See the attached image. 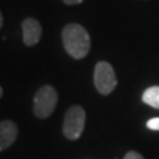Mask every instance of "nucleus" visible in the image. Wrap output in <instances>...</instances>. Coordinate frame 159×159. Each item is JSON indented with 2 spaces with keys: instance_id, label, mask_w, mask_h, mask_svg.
<instances>
[{
  "instance_id": "nucleus-3",
  "label": "nucleus",
  "mask_w": 159,
  "mask_h": 159,
  "mask_svg": "<svg viewBox=\"0 0 159 159\" xmlns=\"http://www.w3.org/2000/svg\"><path fill=\"white\" fill-rule=\"evenodd\" d=\"M85 110L79 105H73L65 113L63 123V133L70 140H77L85 129Z\"/></svg>"
},
{
  "instance_id": "nucleus-1",
  "label": "nucleus",
  "mask_w": 159,
  "mask_h": 159,
  "mask_svg": "<svg viewBox=\"0 0 159 159\" xmlns=\"http://www.w3.org/2000/svg\"><path fill=\"white\" fill-rule=\"evenodd\" d=\"M61 39L65 51L73 59L85 58L91 50V38L84 26L79 24H68L61 31Z\"/></svg>"
},
{
  "instance_id": "nucleus-9",
  "label": "nucleus",
  "mask_w": 159,
  "mask_h": 159,
  "mask_svg": "<svg viewBox=\"0 0 159 159\" xmlns=\"http://www.w3.org/2000/svg\"><path fill=\"white\" fill-rule=\"evenodd\" d=\"M124 159H144V157L137 151H129L124 156Z\"/></svg>"
},
{
  "instance_id": "nucleus-10",
  "label": "nucleus",
  "mask_w": 159,
  "mask_h": 159,
  "mask_svg": "<svg viewBox=\"0 0 159 159\" xmlns=\"http://www.w3.org/2000/svg\"><path fill=\"white\" fill-rule=\"evenodd\" d=\"M84 0H63V2L65 5L72 6V5H78V4H81Z\"/></svg>"
},
{
  "instance_id": "nucleus-11",
  "label": "nucleus",
  "mask_w": 159,
  "mask_h": 159,
  "mask_svg": "<svg viewBox=\"0 0 159 159\" xmlns=\"http://www.w3.org/2000/svg\"><path fill=\"white\" fill-rule=\"evenodd\" d=\"M2 25H4V17H2V13L0 11V30L2 27Z\"/></svg>"
},
{
  "instance_id": "nucleus-2",
  "label": "nucleus",
  "mask_w": 159,
  "mask_h": 159,
  "mask_svg": "<svg viewBox=\"0 0 159 159\" xmlns=\"http://www.w3.org/2000/svg\"><path fill=\"white\" fill-rule=\"evenodd\" d=\"M58 104L57 90L51 85L41 86L33 98V113L39 119H46L51 116Z\"/></svg>"
},
{
  "instance_id": "nucleus-12",
  "label": "nucleus",
  "mask_w": 159,
  "mask_h": 159,
  "mask_svg": "<svg viewBox=\"0 0 159 159\" xmlns=\"http://www.w3.org/2000/svg\"><path fill=\"white\" fill-rule=\"evenodd\" d=\"M2 94H4V91H2V87L0 86V98L2 97Z\"/></svg>"
},
{
  "instance_id": "nucleus-4",
  "label": "nucleus",
  "mask_w": 159,
  "mask_h": 159,
  "mask_svg": "<svg viewBox=\"0 0 159 159\" xmlns=\"http://www.w3.org/2000/svg\"><path fill=\"white\" fill-rule=\"evenodd\" d=\"M93 81L97 91L102 96H107L117 87V77L111 64L107 61H99L94 67Z\"/></svg>"
},
{
  "instance_id": "nucleus-8",
  "label": "nucleus",
  "mask_w": 159,
  "mask_h": 159,
  "mask_svg": "<svg viewBox=\"0 0 159 159\" xmlns=\"http://www.w3.org/2000/svg\"><path fill=\"white\" fill-rule=\"evenodd\" d=\"M148 129L152 131H159V118H152L146 123Z\"/></svg>"
},
{
  "instance_id": "nucleus-5",
  "label": "nucleus",
  "mask_w": 159,
  "mask_h": 159,
  "mask_svg": "<svg viewBox=\"0 0 159 159\" xmlns=\"http://www.w3.org/2000/svg\"><path fill=\"white\" fill-rule=\"evenodd\" d=\"M23 29V39L24 44L26 46H34L37 45L41 39L43 29L40 23L34 18H26L21 23Z\"/></svg>"
},
{
  "instance_id": "nucleus-6",
  "label": "nucleus",
  "mask_w": 159,
  "mask_h": 159,
  "mask_svg": "<svg viewBox=\"0 0 159 159\" xmlns=\"http://www.w3.org/2000/svg\"><path fill=\"white\" fill-rule=\"evenodd\" d=\"M18 138V125L12 120L0 121V152L11 148Z\"/></svg>"
},
{
  "instance_id": "nucleus-7",
  "label": "nucleus",
  "mask_w": 159,
  "mask_h": 159,
  "mask_svg": "<svg viewBox=\"0 0 159 159\" xmlns=\"http://www.w3.org/2000/svg\"><path fill=\"white\" fill-rule=\"evenodd\" d=\"M143 102L146 105L159 110V86H151L143 93Z\"/></svg>"
}]
</instances>
